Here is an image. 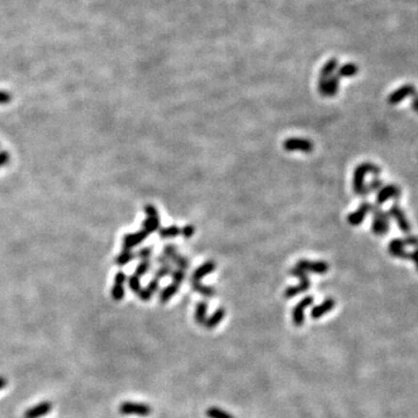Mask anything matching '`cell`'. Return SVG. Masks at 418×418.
Returning a JSON list of instances; mask_svg holds the SVG:
<instances>
[{"label":"cell","instance_id":"cell-1","mask_svg":"<svg viewBox=\"0 0 418 418\" xmlns=\"http://www.w3.org/2000/svg\"><path fill=\"white\" fill-rule=\"evenodd\" d=\"M367 173H372V175L376 177L381 173V169H380L378 165H375V164L369 163V161L359 164V165L355 167L352 181L353 191H354V193L357 194V195L363 196V198H366L370 194L366 184H365V177H366Z\"/></svg>","mask_w":418,"mask_h":418},{"label":"cell","instance_id":"cell-2","mask_svg":"<svg viewBox=\"0 0 418 418\" xmlns=\"http://www.w3.org/2000/svg\"><path fill=\"white\" fill-rule=\"evenodd\" d=\"M372 214H373V221H372V229L373 234L376 236H385L387 235L388 230H389V215L386 213L385 210H382L380 206L373 205L372 207Z\"/></svg>","mask_w":418,"mask_h":418},{"label":"cell","instance_id":"cell-3","mask_svg":"<svg viewBox=\"0 0 418 418\" xmlns=\"http://www.w3.org/2000/svg\"><path fill=\"white\" fill-rule=\"evenodd\" d=\"M289 274L293 275V276H296V278H299L300 284L296 285V286L288 287L284 293L285 299H293L294 296L299 295V294H301V293L307 292L309 288H310V279H309L308 273H305V271L300 270L299 267L295 266L289 271Z\"/></svg>","mask_w":418,"mask_h":418},{"label":"cell","instance_id":"cell-4","mask_svg":"<svg viewBox=\"0 0 418 418\" xmlns=\"http://www.w3.org/2000/svg\"><path fill=\"white\" fill-rule=\"evenodd\" d=\"M120 414L129 416V415H136V416L146 417L152 413V408L150 405L144 404V403H136V402H123L119 407Z\"/></svg>","mask_w":418,"mask_h":418},{"label":"cell","instance_id":"cell-5","mask_svg":"<svg viewBox=\"0 0 418 418\" xmlns=\"http://www.w3.org/2000/svg\"><path fill=\"white\" fill-rule=\"evenodd\" d=\"M284 149L289 152L300 151V152H305V154H310V152H313L314 150V144L309 140H305V138L292 137L285 141Z\"/></svg>","mask_w":418,"mask_h":418},{"label":"cell","instance_id":"cell-6","mask_svg":"<svg viewBox=\"0 0 418 418\" xmlns=\"http://www.w3.org/2000/svg\"><path fill=\"white\" fill-rule=\"evenodd\" d=\"M402 191L397 185L389 184V185H384L380 190L378 191V195H376V206L384 205L385 202H387L388 200L395 199L399 200L401 198Z\"/></svg>","mask_w":418,"mask_h":418},{"label":"cell","instance_id":"cell-7","mask_svg":"<svg viewBox=\"0 0 418 418\" xmlns=\"http://www.w3.org/2000/svg\"><path fill=\"white\" fill-rule=\"evenodd\" d=\"M388 215H389V217H391V219L395 220L396 225L400 228V230L407 235L410 234L411 231L410 222H409L407 216H405L404 211H403V209L400 207L399 205L395 204L391 206L389 210H388Z\"/></svg>","mask_w":418,"mask_h":418},{"label":"cell","instance_id":"cell-8","mask_svg":"<svg viewBox=\"0 0 418 418\" xmlns=\"http://www.w3.org/2000/svg\"><path fill=\"white\" fill-rule=\"evenodd\" d=\"M296 267L305 271V273H315V274H325L329 271V264L325 261H310L307 259L297 261Z\"/></svg>","mask_w":418,"mask_h":418},{"label":"cell","instance_id":"cell-9","mask_svg":"<svg viewBox=\"0 0 418 418\" xmlns=\"http://www.w3.org/2000/svg\"><path fill=\"white\" fill-rule=\"evenodd\" d=\"M314 302V297L307 295L300 301L293 309V323L294 325L300 328L305 323V309L310 307Z\"/></svg>","mask_w":418,"mask_h":418},{"label":"cell","instance_id":"cell-10","mask_svg":"<svg viewBox=\"0 0 418 418\" xmlns=\"http://www.w3.org/2000/svg\"><path fill=\"white\" fill-rule=\"evenodd\" d=\"M339 88V77L332 75L331 77L320 79L319 90L320 93L324 96H334L337 94Z\"/></svg>","mask_w":418,"mask_h":418},{"label":"cell","instance_id":"cell-11","mask_svg":"<svg viewBox=\"0 0 418 418\" xmlns=\"http://www.w3.org/2000/svg\"><path fill=\"white\" fill-rule=\"evenodd\" d=\"M372 207L373 205L370 204V202L363 201L360 204V206L358 207L357 210H354L353 213L349 214V216H347V222L353 226L360 225L361 223H363V221L366 219L367 214L372 210Z\"/></svg>","mask_w":418,"mask_h":418},{"label":"cell","instance_id":"cell-12","mask_svg":"<svg viewBox=\"0 0 418 418\" xmlns=\"http://www.w3.org/2000/svg\"><path fill=\"white\" fill-rule=\"evenodd\" d=\"M163 255L169 259L171 263L177 265V267L180 270L187 271L190 267V263H188V259L182 257L177 252V249L173 245H165L163 249Z\"/></svg>","mask_w":418,"mask_h":418},{"label":"cell","instance_id":"cell-13","mask_svg":"<svg viewBox=\"0 0 418 418\" xmlns=\"http://www.w3.org/2000/svg\"><path fill=\"white\" fill-rule=\"evenodd\" d=\"M416 94V87L411 84L403 85L400 88L394 91L393 93H390V96H388V104L390 105H397L404 100L408 96H414Z\"/></svg>","mask_w":418,"mask_h":418},{"label":"cell","instance_id":"cell-14","mask_svg":"<svg viewBox=\"0 0 418 418\" xmlns=\"http://www.w3.org/2000/svg\"><path fill=\"white\" fill-rule=\"evenodd\" d=\"M388 253L394 258L409 260V252L405 250V243L403 238H394L393 241H390L388 244Z\"/></svg>","mask_w":418,"mask_h":418},{"label":"cell","instance_id":"cell-15","mask_svg":"<svg viewBox=\"0 0 418 418\" xmlns=\"http://www.w3.org/2000/svg\"><path fill=\"white\" fill-rule=\"evenodd\" d=\"M51 410H52L51 403L41 402L39 404L34 405V407L28 409V410L23 414V418H42L51 413Z\"/></svg>","mask_w":418,"mask_h":418},{"label":"cell","instance_id":"cell-16","mask_svg":"<svg viewBox=\"0 0 418 418\" xmlns=\"http://www.w3.org/2000/svg\"><path fill=\"white\" fill-rule=\"evenodd\" d=\"M336 305V301L332 297H328V299H325L324 301L322 303H320V305H315V307L311 309V319L313 320H319L321 317L324 316L325 314H328L329 311H331L332 309L335 308Z\"/></svg>","mask_w":418,"mask_h":418},{"label":"cell","instance_id":"cell-17","mask_svg":"<svg viewBox=\"0 0 418 418\" xmlns=\"http://www.w3.org/2000/svg\"><path fill=\"white\" fill-rule=\"evenodd\" d=\"M149 235L144 230L137 231L135 234H128L123 237V250H131L148 237Z\"/></svg>","mask_w":418,"mask_h":418},{"label":"cell","instance_id":"cell-18","mask_svg":"<svg viewBox=\"0 0 418 418\" xmlns=\"http://www.w3.org/2000/svg\"><path fill=\"white\" fill-rule=\"evenodd\" d=\"M127 280V276L123 272H119L115 275V282H114V286L112 288V296L115 301H121L125 296V288L123 285Z\"/></svg>","mask_w":418,"mask_h":418},{"label":"cell","instance_id":"cell-19","mask_svg":"<svg viewBox=\"0 0 418 418\" xmlns=\"http://www.w3.org/2000/svg\"><path fill=\"white\" fill-rule=\"evenodd\" d=\"M215 269H216V264H215L213 260L206 261V263L200 265L198 269L194 271L191 280L201 281V279H204L205 276H207L208 274H210L211 272H214Z\"/></svg>","mask_w":418,"mask_h":418},{"label":"cell","instance_id":"cell-20","mask_svg":"<svg viewBox=\"0 0 418 418\" xmlns=\"http://www.w3.org/2000/svg\"><path fill=\"white\" fill-rule=\"evenodd\" d=\"M225 310L223 308H219L215 313L211 315V316H209L207 320H206L205 325L207 329H214L216 328L217 325L220 324L221 322H222V320L225 319Z\"/></svg>","mask_w":418,"mask_h":418},{"label":"cell","instance_id":"cell-21","mask_svg":"<svg viewBox=\"0 0 418 418\" xmlns=\"http://www.w3.org/2000/svg\"><path fill=\"white\" fill-rule=\"evenodd\" d=\"M179 285L175 284V282H172V284L169 285V286H166L165 288H163V290L161 292L160 295V300L161 303H166L169 302L171 299H172L173 296L176 295L177 293L179 292Z\"/></svg>","mask_w":418,"mask_h":418},{"label":"cell","instance_id":"cell-22","mask_svg":"<svg viewBox=\"0 0 418 418\" xmlns=\"http://www.w3.org/2000/svg\"><path fill=\"white\" fill-rule=\"evenodd\" d=\"M207 310H208V305L207 302H199L195 307V321L199 323L200 325H205L206 320H207Z\"/></svg>","mask_w":418,"mask_h":418},{"label":"cell","instance_id":"cell-23","mask_svg":"<svg viewBox=\"0 0 418 418\" xmlns=\"http://www.w3.org/2000/svg\"><path fill=\"white\" fill-rule=\"evenodd\" d=\"M161 229L160 217H146L143 222V230L150 235Z\"/></svg>","mask_w":418,"mask_h":418},{"label":"cell","instance_id":"cell-24","mask_svg":"<svg viewBox=\"0 0 418 418\" xmlns=\"http://www.w3.org/2000/svg\"><path fill=\"white\" fill-rule=\"evenodd\" d=\"M191 285H192L193 290H195V292L200 293V294H201V295L210 297V296H214L215 294H216V290H215L213 287L206 286V285L201 284V282H200V281L191 280Z\"/></svg>","mask_w":418,"mask_h":418},{"label":"cell","instance_id":"cell-25","mask_svg":"<svg viewBox=\"0 0 418 418\" xmlns=\"http://www.w3.org/2000/svg\"><path fill=\"white\" fill-rule=\"evenodd\" d=\"M358 71L359 69L355 64L349 63V64H345V65L340 66L339 69H338L337 76L338 77H353V76L357 75Z\"/></svg>","mask_w":418,"mask_h":418},{"label":"cell","instance_id":"cell-26","mask_svg":"<svg viewBox=\"0 0 418 418\" xmlns=\"http://www.w3.org/2000/svg\"><path fill=\"white\" fill-rule=\"evenodd\" d=\"M158 232H160V236L161 238H172L181 235V229L179 226L171 225L167 228H161Z\"/></svg>","mask_w":418,"mask_h":418},{"label":"cell","instance_id":"cell-27","mask_svg":"<svg viewBox=\"0 0 418 418\" xmlns=\"http://www.w3.org/2000/svg\"><path fill=\"white\" fill-rule=\"evenodd\" d=\"M338 62L337 60H330L328 63L323 66L322 71H321V78L320 79H325L331 77L332 73L335 72V70L337 69Z\"/></svg>","mask_w":418,"mask_h":418},{"label":"cell","instance_id":"cell-28","mask_svg":"<svg viewBox=\"0 0 418 418\" xmlns=\"http://www.w3.org/2000/svg\"><path fill=\"white\" fill-rule=\"evenodd\" d=\"M206 414H207V416L209 418H235L229 413H226V411L222 410V409L217 407H210L207 411H206Z\"/></svg>","mask_w":418,"mask_h":418},{"label":"cell","instance_id":"cell-29","mask_svg":"<svg viewBox=\"0 0 418 418\" xmlns=\"http://www.w3.org/2000/svg\"><path fill=\"white\" fill-rule=\"evenodd\" d=\"M134 258L135 255L131 252V250H123L121 255L116 258V264L120 265V266H123V265H127L129 261H131Z\"/></svg>","mask_w":418,"mask_h":418},{"label":"cell","instance_id":"cell-30","mask_svg":"<svg viewBox=\"0 0 418 418\" xmlns=\"http://www.w3.org/2000/svg\"><path fill=\"white\" fill-rule=\"evenodd\" d=\"M150 269H151V263H150V260H142L137 265L135 275H137L138 278H141V276L145 275L150 271Z\"/></svg>","mask_w":418,"mask_h":418},{"label":"cell","instance_id":"cell-31","mask_svg":"<svg viewBox=\"0 0 418 418\" xmlns=\"http://www.w3.org/2000/svg\"><path fill=\"white\" fill-rule=\"evenodd\" d=\"M172 265H161V266L155 272L154 278L157 279V280H160V279H163L164 276H167L169 274L172 273Z\"/></svg>","mask_w":418,"mask_h":418},{"label":"cell","instance_id":"cell-32","mask_svg":"<svg viewBox=\"0 0 418 418\" xmlns=\"http://www.w3.org/2000/svg\"><path fill=\"white\" fill-rule=\"evenodd\" d=\"M171 275H172V280L175 284L179 285L180 286V284L182 281H184L185 276H186V271L180 270V269H177L173 270L172 273H171Z\"/></svg>","mask_w":418,"mask_h":418},{"label":"cell","instance_id":"cell-33","mask_svg":"<svg viewBox=\"0 0 418 418\" xmlns=\"http://www.w3.org/2000/svg\"><path fill=\"white\" fill-rule=\"evenodd\" d=\"M384 181L381 180V179H379L378 177H375L374 179H372V181L370 182L369 185H367V190H369V192L370 193H373V192H378V191L380 190V188H381L382 186H384Z\"/></svg>","mask_w":418,"mask_h":418},{"label":"cell","instance_id":"cell-34","mask_svg":"<svg viewBox=\"0 0 418 418\" xmlns=\"http://www.w3.org/2000/svg\"><path fill=\"white\" fill-rule=\"evenodd\" d=\"M129 287H130V289L134 293H138L141 289H142V287H141V282H140V278H138L137 275H131L130 278H129Z\"/></svg>","mask_w":418,"mask_h":418},{"label":"cell","instance_id":"cell-35","mask_svg":"<svg viewBox=\"0 0 418 418\" xmlns=\"http://www.w3.org/2000/svg\"><path fill=\"white\" fill-rule=\"evenodd\" d=\"M152 255V248H143L142 250L137 252V257L141 260H150V257Z\"/></svg>","mask_w":418,"mask_h":418},{"label":"cell","instance_id":"cell-36","mask_svg":"<svg viewBox=\"0 0 418 418\" xmlns=\"http://www.w3.org/2000/svg\"><path fill=\"white\" fill-rule=\"evenodd\" d=\"M403 241H404L405 246H415V248L418 246V237L414 236V235L411 234H408L407 236L403 238Z\"/></svg>","mask_w":418,"mask_h":418},{"label":"cell","instance_id":"cell-37","mask_svg":"<svg viewBox=\"0 0 418 418\" xmlns=\"http://www.w3.org/2000/svg\"><path fill=\"white\" fill-rule=\"evenodd\" d=\"M144 210H145L146 217H160V214H158L157 209H156L155 206L146 205L145 207H144Z\"/></svg>","mask_w":418,"mask_h":418},{"label":"cell","instance_id":"cell-38","mask_svg":"<svg viewBox=\"0 0 418 418\" xmlns=\"http://www.w3.org/2000/svg\"><path fill=\"white\" fill-rule=\"evenodd\" d=\"M194 232H195V229H194V226L192 225H185L184 228L181 229V235L185 238H191L194 235Z\"/></svg>","mask_w":418,"mask_h":418},{"label":"cell","instance_id":"cell-39","mask_svg":"<svg viewBox=\"0 0 418 418\" xmlns=\"http://www.w3.org/2000/svg\"><path fill=\"white\" fill-rule=\"evenodd\" d=\"M137 295L141 300H142V301H149L154 294L150 292V290H148V288H142V289L137 293Z\"/></svg>","mask_w":418,"mask_h":418},{"label":"cell","instance_id":"cell-40","mask_svg":"<svg viewBox=\"0 0 418 418\" xmlns=\"http://www.w3.org/2000/svg\"><path fill=\"white\" fill-rule=\"evenodd\" d=\"M148 290H150L152 294H155L156 292H158V289H160V280H157V279H152L151 281L149 282L148 285Z\"/></svg>","mask_w":418,"mask_h":418},{"label":"cell","instance_id":"cell-41","mask_svg":"<svg viewBox=\"0 0 418 418\" xmlns=\"http://www.w3.org/2000/svg\"><path fill=\"white\" fill-rule=\"evenodd\" d=\"M409 260H411L416 266V270L418 271V246L414 250L413 252L409 253Z\"/></svg>","mask_w":418,"mask_h":418},{"label":"cell","instance_id":"cell-42","mask_svg":"<svg viewBox=\"0 0 418 418\" xmlns=\"http://www.w3.org/2000/svg\"><path fill=\"white\" fill-rule=\"evenodd\" d=\"M156 263L161 264V265H171V261L164 255L163 256H158V257L156 258Z\"/></svg>","mask_w":418,"mask_h":418},{"label":"cell","instance_id":"cell-43","mask_svg":"<svg viewBox=\"0 0 418 418\" xmlns=\"http://www.w3.org/2000/svg\"><path fill=\"white\" fill-rule=\"evenodd\" d=\"M11 100V96L6 92H0V104H7Z\"/></svg>","mask_w":418,"mask_h":418},{"label":"cell","instance_id":"cell-44","mask_svg":"<svg viewBox=\"0 0 418 418\" xmlns=\"http://www.w3.org/2000/svg\"><path fill=\"white\" fill-rule=\"evenodd\" d=\"M8 161V155L6 152H0V166Z\"/></svg>","mask_w":418,"mask_h":418},{"label":"cell","instance_id":"cell-45","mask_svg":"<svg viewBox=\"0 0 418 418\" xmlns=\"http://www.w3.org/2000/svg\"><path fill=\"white\" fill-rule=\"evenodd\" d=\"M411 106H413V110L416 112V113H418V94H415L414 96L413 104H411Z\"/></svg>","mask_w":418,"mask_h":418},{"label":"cell","instance_id":"cell-46","mask_svg":"<svg viewBox=\"0 0 418 418\" xmlns=\"http://www.w3.org/2000/svg\"><path fill=\"white\" fill-rule=\"evenodd\" d=\"M7 386V380L4 376H0V390H2Z\"/></svg>","mask_w":418,"mask_h":418}]
</instances>
